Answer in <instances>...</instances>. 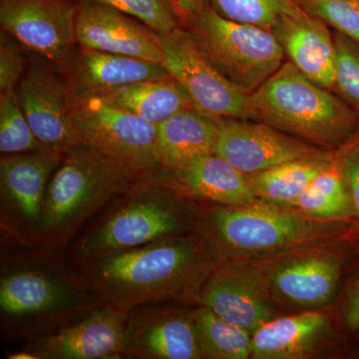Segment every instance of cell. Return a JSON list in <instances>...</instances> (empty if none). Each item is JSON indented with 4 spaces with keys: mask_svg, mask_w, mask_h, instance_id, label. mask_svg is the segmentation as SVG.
<instances>
[{
    "mask_svg": "<svg viewBox=\"0 0 359 359\" xmlns=\"http://www.w3.org/2000/svg\"><path fill=\"white\" fill-rule=\"evenodd\" d=\"M80 1V0H78ZM119 9L140 20L157 34H166L178 27L176 0H87Z\"/></svg>",
    "mask_w": 359,
    "mask_h": 359,
    "instance_id": "cell-30",
    "label": "cell"
},
{
    "mask_svg": "<svg viewBox=\"0 0 359 359\" xmlns=\"http://www.w3.org/2000/svg\"><path fill=\"white\" fill-rule=\"evenodd\" d=\"M334 153L316 159L292 161L245 176L257 199L292 209L311 182L332 163Z\"/></svg>",
    "mask_w": 359,
    "mask_h": 359,
    "instance_id": "cell-25",
    "label": "cell"
},
{
    "mask_svg": "<svg viewBox=\"0 0 359 359\" xmlns=\"http://www.w3.org/2000/svg\"><path fill=\"white\" fill-rule=\"evenodd\" d=\"M75 34L82 48L162 62L157 33L133 16L106 4L77 1Z\"/></svg>",
    "mask_w": 359,
    "mask_h": 359,
    "instance_id": "cell-19",
    "label": "cell"
},
{
    "mask_svg": "<svg viewBox=\"0 0 359 359\" xmlns=\"http://www.w3.org/2000/svg\"><path fill=\"white\" fill-rule=\"evenodd\" d=\"M198 202V201H197ZM199 233L219 259L261 262L353 231L349 221H323L259 200L245 207L198 202Z\"/></svg>",
    "mask_w": 359,
    "mask_h": 359,
    "instance_id": "cell-4",
    "label": "cell"
},
{
    "mask_svg": "<svg viewBox=\"0 0 359 359\" xmlns=\"http://www.w3.org/2000/svg\"><path fill=\"white\" fill-rule=\"evenodd\" d=\"M197 306L168 302L129 311L123 358L205 359Z\"/></svg>",
    "mask_w": 359,
    "mask_h": 359,
    "instance_id": "cell-12",
    "label": "cell"
},
{
    "mask_svg": "<svg viewBox=\"0 0 359 359\" xmlns=\"http://www.w3.org/2000/svg\"><path fill=\"white\" fill-rule=\"evenodd\" d=\"M205 4V0H176L180 18H188L199 11Z\"/></svg>",
    "mask_w": 359,
    "mask_h": 359,
    "instance_id": "cell-36",
    "label": "cell"
},
{
    "mask_svg": "<svg viewBox=\"0 0 359 359\" xmlns=\"http://www.w3.org/2000/svg\"><path fill=\"white\" fill-rule=\"evenodd\" d=\"M271 32L295 67L320 86L334 87L337 50L323 20L302 8L283 15Z\"/></svg>",
    "mask_w": 359,
    "mask_h": 359,
    "instance_id": "cell-21",
    "label": "cell"
},
{
    "mask_svg": "<svg viewBox=\"0 0 359 359\" xmlns=\"http://www.w3.org/2000/svg\"><path fill=\"white\" fill-rule=\"evenodd\" d=\"M76 11L70 0H0V25L62 70L76 51Z\"/></svg>",
    "mask_w": 359,
    "mask_h": 359,
    "instance_id": "cell-14",
    "label": "cell"
},
{
    "mask_svg": "<svg viewBox=\"0 0 359 359\" xmlns=\"http://www.w3.org/2000/svg\"><path fill=\"white\" fill-rule=\"evenodd\" d=\"M196 316L205 359L252 358V334L201 304Z\"/></svg>",
    "mask_w": 359,
    "mask_h": 359,
    "instance_id": "cell-27",
    "label": "cell"
},
{
    "mask_svg": "<svg viewBox=\"0 0 359 359\" xmlns=\"http://www.w3.org/2000/svg\"><path fill=\"white\" fill-rule=\"evenodd\" d=\"M48 150L37 140L32 126L21 109L15 91L0 96V153L21 154Z\"/></svg>",
    "mask_w": 359,
    "mask_h": 359,
    "instance_id": "cell-29",
    "label": "cell"
},
{
    "mask_svg": "<svg viewBox=\"0 0 359 359\" xmlns=\"http://www.w3.org/2000/svg\"><path fill=\"white\" fill-rule=\"evenodd\" d=\"M186 20L212 65L245 93L256 91L283 65L285 50L271 30L224 18L208 4Z\"/></svg>",
    "mask_w": 359,
    "mask_h": 359,
    "instance_id": "cell-8",
    "label": "cell"
},
{
    "mask_svg": "<svg viewBox=\"0 0 359 359\" xmlns=\"http://www.w3.org/2000/svg\"><path fill=\"white\" fill-rule=\"evenodd\" d=\"M14 91L33 133L45 149L66 152L80 146L76 99L65 81L35 65L25 70Z\"/></svg>",
    "mask_w": 359,
    "mask_h": 359,
    "instance_id": "cell-17",
    "label": "cell"
},
{
    "mask_svg": "<svg viewBox=\"0 0 359 359\" xmlns=\"http://www.w3.org/2000/svg\"><path fill=\"white\" fill-rule=\"evenodd\" d=\"M209 4L224 18L271 32L283 15L302 9L297 0H209Z\"/></svg>",
    "mask_w": 359,
    "mask_h": 359,
    "instance_id": "cell-28",
    "label": "cell"
},
{
    "mask_svg": "<svg viewBox=\"0 0 359 359\" xmlns=\"http://www.w3.org/2000/svg\"><path fill=\"white\" fill-rule=\"evenodd\" d=\"M62 71L75 99L99 97L128 85L170 76L162 65L153 61L82 47Z\"/></svg>",
    "mask_w": 359,
    "mask_h": 359,
    "instance_id": "cell-20",
    "label": "cell"
},
{
    "mask_svg": "<svg viewBox=\"0 0 359 359\" xmlns=\"http://www.w3.org/2000/svg\"><path fill=\"white\" fill-rule=\"evenodd\" d=\"M80 146L135 173L162 171L157 160L158 126L98 97L76 99Z\"/></svg>",
    "mask_w": 359,
    "mask_h": 359,
    "instance_id": "cell-10",
    "label": "cell"
},
{
    "mask_svg": "<svg viewBox=\"0 0 359 359\" xmlns=\"http://www.w3.org/2000/svg\"><path fill=\"white\" fill-rule=\"evenodd\" d=\"M334 40L337 50L334 87L359 114V44L340 32Z\"/></svg>",
    "mask_w": 359,
    "mask_h": 359,
    "instance_id": "cell-31",
    "label": "cell"
},
{
    "mask_svg": "<svg viewBox=\"0 0 359 359\" xmlns=\"http://www.w3.org/2000/svg\"><path fill=\"white\" fill-rule=\"evenodd\" d=\"M292 62L249 96L248 118L266 123L316 147L337 151L358 130V113Z\"/></svg>",
    "mask_w": 359,
    "mask_h": 359,
    "instance_id": "cell-6",
    "label": "cell"
},
{
    "mask_svg": "<svg viewBox=\"0 0 359 359\" xmlns=\"http://www.w3.org/2000/svg\"><path fill=\"white\" fill-rule=\"evenodd\" d=\"M309 13L359 44V0H297Z\"/></svg>",
    "mask_w": 359,
    "mask_h": 359,
    "instance_id": "cell-32",
    "label": "cell"
},
{
    "mask_svg": "<svg viewBox=\"0 0 359 359\" xmlns=\"http://www.w3.org/2000/svg\"><path fill=\"white\" fill-rule=\"evenodd\" d=\"M292 210L309 218L323 221H349L355 218L353 201L340 170L337 151L332 163L311 182Z\"/></svg>",
    "mask_w": 359,
    "mask_h": 359,
    "instance_id": "cell-26",
    "label": "cell"
},
{
    "mask_svg": "<svg viewBox=\"0 0 359 359\" xmlns=\"http://www.w3.org/2000/svg\"><path fill=\"white\" fill-rule=\"evenodd\" d=\"M129 311L101 304L83 318L50 334L28 340L13 358L116 359L123 358Z\"/></svg>",
    "mask_w": 359,
    "mask_h": 359,
    "instance_id": "cell-15",
    "label": "cell"
},
{
    "mask_svg": "<svg viewBox=\"0 0 359 359\" xmlns=\"http://www.w3.org/2000/svg\"><path fill=\"white\" fill-rule=\"evenodd\" d=\"M219 261L200 233L120 250L78 266L103 304L131 311L150 304H200Z\"/></svg>",
    "mask_w": 359,
    "mask_h": 359,
    "instance_id": "cell-1",
    "label": "cell"
},
{
    "mask_svg": "<svg viewBox=\"0 0 359 359\" xmlns=\"http://www.w3.org/2000/svg\"><path fill=\"white\" fill-rule=\"evenodd\" d=\"M157 37L161 65L185 90L194 108L212 119H248L250 94L219 72L192 33L177 27Z\"/></svg>",
    "mask_w": 359,
    "mask_h": 359,
    "instance_id": "cell-11",
    "label": "cell"
},
{
    "mask_svg": "<svg viewBox=\"0 0 359 359\" xmlns=\"http://www.w3.org/2000/svg\"><path fill=\"white\" fill-rule=\"evenodd\" d=\"M144 176L84 146L66 151L45 193L40 248L63 252L89 219Z\"/></svg>",
    "mask_w": 359,
    "mask_h": 359,
    "instance_id": "cell-5",
    "label": "cell"
},
{
    "mask_svg": "<svg viewBox=\"0 0 359 359\" xmlns=\"http://www.w3.org/2000/svg\"><path fill=\"white\" fill-rule=\"evenodd\" d=\"M18 249L1 257L0 318L6 337L28 341L102 304L83 273L63 261L61 252Z\"/></svg>",
    "mask_w": 359,
    "mask_h": 359,
    "instance_id": "cell-2",
    "label": "cell"
},
{
    "mask_svg": "<svg viewBox=\"0 0 359 359\" xmlns=\"http://www.w3.org/2000/svg\"><path fill=\"white\" fill-rule=\"evenodd\" d=\"M25 72V58L21 51L2 33L0 40V92L13 91Z\"/></svg>",
    "mask_w": 359,
    "mask_h": 359,
    "instance_id": "cell-33",
    "label": "cell"
},
{
    "mask_svg": "<svg viewBox=\"0 0 359 359\" xmlns=\"http://www.w3.org/2000/svg\"><path fill=\"white\" fill-rule=\"evenodd\" d=\"M199 204L164 171L146 175L116 198L74 244V268L113 252L199 233Z\"/></svg>",
    "mask_w": 359,
    "mask_h": 359,
    "instance_id": "cell-3",
    "label": "cell"
},
{
    "mask_svg": "<svg viewBox=\"0 0 359 359\" xmlns=\"http://www.w3.org/2000/svg\"><path fill=\"white\" fill-rule=\"evenodd\" d=\"M219 121L190 107L158 125L157 160L161 170L175 173L198 158L214 154Z\"/></svg>",
    "mask_w": 359,
    "mask_h": 359,
    "instance_id": "cell-23",
    "label": "cell"
},
{
    "mask_svg": "<svg viewBox=\"0 0 359 359\" xmlns=\"http://www.w3.org/2000/svg\"><path fill=\"white\" fill-rule=\"evenodd\" d=\"M65 152L35 151L1 155V238L16 247L40 248L39 230L45 193Z\"/></svg>",
    "mask_w": 359,
    "mask_h": 359,
    "instance_id": "cell-9",
    "label": "cell"
},
{
    "mask_svg": "<svg viewBox=\"0 0 359 359\" xmlns=\"http://www.w3.org/2000/svg\"><path fill=\"white\" fill-rule=\"evenodd\" d=\"M327 309L278 316L252 334V359H311L332 355L340 344Z\"/></svg>",
    "mask_w": 359,
    "mask_h": 359,
    "instance_id": "cell-18",
    "label": "cell"
},
{
    "mask_svg": "<svg viewBox=\"0 0 359 359\" xmlns=\"http://www.w3.org/2000/svg\"><path fill=\"white\" fill-rule=\"evenodd\" d=\"M98 98L156 126L175 113L194 107L185 90L171 76L128 85Z\"/></svg>",
    "mask_w": 359,
    "mask_h": 359,
    "instance_id": "cell-24",
    "label": "cell"
},
{
    "mask_svg": "<svg viewBox=\"0 0 359 359\" xmlns=\"http://www.w3.org/2000/svg\"><path fill=\"white\" fill-rule=\"evenodd\" d=\"M349 235L314 243L255 262L283 314L330 308L353 257Z\"/></svg>",
    "mask_w": 359,
    "mask_h": 359,
    "instance_id": "cell-7",
    "label": "cell"
},
{
    "mask_svg": "<svg viewBox=\"0 0 359 359\" xmlns=\"http://www.w3.org/2000/svg\"><path fill=\"white\" fill-rule=\"evenodd\" d=\"M332 152L283 133L266 123L241 118L219 121L214 148V154L229 161L245 175L259 173L292 161L327 157Z\"/></svg>",
    "mask_w": 359,
    "mask_h": 359,
    "instance_id": "cell-16",
    "label": "cell"
},
{
    "mask_svg": "<svg viewBox=\"0 0 359 359\" xmlns=\"http://www.w3.org/2000/svg\"><path fill=\"white\" fill-rule=\"evenodd\" d=\"M337 160L347 190L353 201L355 219L359 222V136L355 135L337 150Z\"/></svg>",
    "mask_w": 359,
    "mask_h": 359,
    "instance_id": "cell-34",
    "label": "cell"
},
{
    "mask_svg": "<svg viewBox=\"0 0 359 359\" xmlns=\"http://www.w3.org/2000/svg\"><path fill=\"white\" fill-rule=\"evenodd\" d=\"M169 176L189 197L198 202L245 207L259 201L250 189L247 176L216 154L198 158Z\"/></svg>",
    "mask_w": 359,
    "mask_h": 359,
    "instance_id": "cell-22",
    "label": "cell"
},
{
    "mask_svg": "<svg viewBox=\"0 0 359 359\" xmlns=\"http://www.w3.org/2000/svg\"><path fill=\"white\" fill-rule=\"evenodd\" d=\"M200 304L252 334L283 316L257 264L240 259H219L203 287Z\"/></svg>",
    "mask_w": 359,
    "mask_h": 359,
    "instance_id": "cell-13",
    "label": "cell"
},
{
    "mask_svg": "<svg viewBox=\"0 0 359 359\" xmlns=\"http://www.w3.org/2000/svg\"><path fill=\"white\" fill-rule=\"evenodd\" d=\"M337 318L349 332L359 330V264L342 285L337 297Z\"/></svg>",
    "mask_w": 359,
    "mask_h": 359,
    "instance_id": "cell-35",
    "label": "cell"
}]
</instances>
